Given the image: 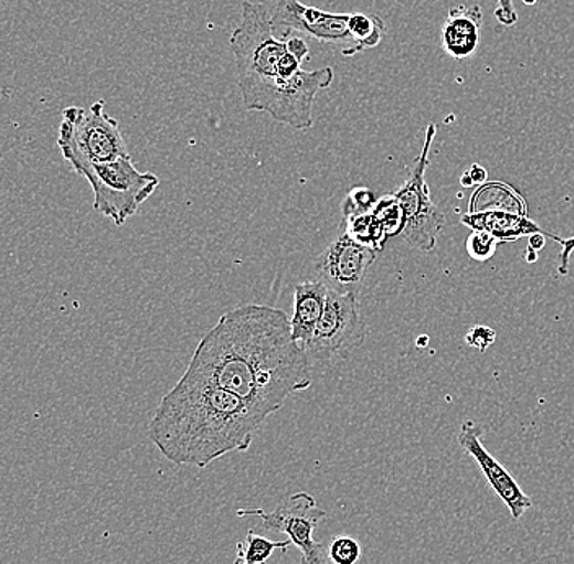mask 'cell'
I'll return each mask as SVG.
<instances>
[{"instance_id": "ac0fdd59", "label": "cell", "mask_w": 574, "mask_h": 564, "mask_svg": "<svg viewBox=\"0 0 574 564\" xmlns=\"http://www.w3.org/2000/svg\"><path fill=\"white\" fill-rule=\"evenodd\" d=\"M371 214L374 215L375 221L384 228L389 238L403 234L405 215H403L402 206H400L395 194H387V196H382L381 200L375 201Z\"/></svg>"}, {"instance_id": "52a82bcc", "label": "cell", "mask_w": 574, "mask_h": 564, "mask_svg": "<svg viewBox=\"0 0 574 564\" xmlns=\"http://www.w3.org/2000/svg\"><path fill=\"white\" fill-rule=\"evenodd\" d=\"M237 515H255L262 519L263 529L285 533L290 543L302 553L300 564H328L323 545L313 539V532L317 525L322 524L327 512L319 508L312 494L299 491L283 499L281 504L273 512H265L263 509H238Z\"/></svg>"}, {"instance_id": "9a60e30c", "label": "cell", "mask_w": 574, "mask_h": 564, "mask_svg": "<svg viewBox=\"0 0 574 564\" xmlns=\"http://www.w3.org/2000/svg\"><path fill=\"white\" fill-rule=\"evenodd\" d=\"M293 545L289 539L281 540V542H273V540L265 539L258 533L248 530L247 536L242 542L237 543V558L234 564H266L272 558L276 550H281L287 553V549Z\"/></svg>"}, {"instance_id": "7c38bea8", "label": "cell", "mask_w": 574, "mask_h": 564, "mask_svg": "<svg viewBox=\"0 0 574 564\" xmlns=\"http://www.w3.org/2000/svg\"><path fill=\"white\" fill-rule=\"evenodd\" d=\"M483 13L478 6L454 7L440 29L444 53L456 61H466L477 53L481 40Z\"/></svg>"}, {"instance_id": "e0dca14e", "label": "cell", "mask_w": 574, "mask_h": 564, "mask_svg": "<svg viewBox=\"0 0 574 564\" xmlns=\"http://www.w3.org/2000/svg\"><path fill=\"white\" fill-rule=\"evenodd\" d=\"M348 26H350L351 36L357 44L358 54L378 47L387 33L384 20L378 15H368V13H350Z\"/></svg>"}, {"instance_id": "8fae6325", "label": "cell", "mask_w": 574, "mask_h": 564, "mask_svg": "<svg viewBox=\"0 0 574 564\" xmlns=\"http://www.w3.org/2000/svg\"><path fill=\"white\" fill-rule=\"evenodd\" d=\"M481 436H483V429L480 426L475 423H466L460 429L459 446L466 450L471 459L477 461L478 468H480L491 490L500 496L501 501L511 512L512 519L519 521L532 508V499L522 491L518 481L502 467L500 461L485 449L483 444H481Z\"/></svg>"}, {"instance_id": "d6986e66", "label": "cell", "mask_w": 574, "mask_h": 564, "mask_svg": "<svg viewBox=\"0 0 574 564\" xmlns=\"http://www.w3.org/2000/svg\"><path fill=\"white\" fill-rule=\"evenodd\" d=\"M361 560V543L353 536H334L328 545V562L357 564Z\"/></svg>"}, {"instance_id": "4316f807", "label": "cell", "mask_w": 574, "mask_h": 564, "mask_svg": "<svg viewBox=\"0 0 574 564\" xmlns=\"http://www.w3.org/2000/svg\"><path fill=\"white\" fill-rule=\"evenodd\" d=\"M460 183H463L464 188H470L471 184H474V181H471L470 175H468V173L466 172V173H464L463 180H460Z\"/></svg>"}, {"instance_id": "d4e9b609", "label": "cell", "mask_w": 574, "mask_h": 564, "mask_svg": "<svg viewBox=\"0 0 574 564\" xmlns=\"http://www.w3.org/2000/svg\"><path fill=\"white\" fill-rule=\"evenodd\" d=\"M467 173L474 183H483L488 177L487 170H485L483 167L477 166V163L471 166L470 169L467 170Z\"/></svg>"}, {"instance_id": "44dd1931", "label": "cell", "mask_w": 574, "mask_h": 564, "mask_svg": "<svg viewBox=\"0 0 574 564\" xmlns=\"http://www.w3.org/2000/svg\"><path fill=\"white\" fill-rule=\"evenodd\" d=\"M374 204V194H372L371 190H368V188H354L348 194L341 210H343L344 219H347L351 217V215L364 214V212L371 211Z\"/></svg>"}, {"instance_id": "484cf974", "label": "cell", "mask_w": 574, "mask_h": 564, "mask_svg": "<svg viewBox=\"0 0 574 564\" xmlns=\"http://www.w3.org/2000/svg\"><path fill=\"white\" fill-rule=\"evenodd\" d=\"M545 237L546 234H535L531 235V241H529V248L535 249V252H539V249H542L545 247Z\"/></svg>"}, {"instance_id": "ba28073f", "label": "cell", "mask_w": 574, "mask_h": 564, "mask_svg": "<svg viewBox=\"0 0 574 564\" xmlns=\"http://www.w3.org/2000/svg\"><path fill=\"white\" fill-rule=\"evenodd\" d=\"M365 341V324L359 313L357 294H337L328 290L327 306L322 320L312 340L304 348L306 353L317 359H328L333 354L350 353Z\"/></svg>"}, {"instance_id": "cb8c5ba5", "label": "cell", "mask_w": 574, "mask_h": 564, "mask_svg": "<svg viewBox=\"0 0 574 564\" xmlns=\"http://www.w3.org/2000/svg\"><path fill=\"white\" fill-rule=\"evenodd\" d=\"M552 238L562 245V252H560L559 255V273L562 276L568 275L570 256H572V253L574 252V237L560 238L556 237V235H552Z\"/></svg>"}, {"instance_id": "5bb4252c", "label": "cell", "mask_w": 574, "mask_h": 564, "mask_svg": "<svg viewBox=\"0 0 574 564\" xmlns=\"http://www.w3.org/2000/svg\"><path fill=\"white\" fill-rule=\"evenodd\" d=\"M328 289L320 281L297 284L294 289V312L290 318L293 338L306 348L312 340L327 306Z\"/></svg>"}, {"instance_id": "3957f363", "label": "cell", "mask_w": 574, "mask_h": 564, "mask_svg": "<svg viewBox=\"0 0 574 564\" xmlns=\"http://www.w3.org/2000/svg\"><path fill=\"white\" fill-rule=\"evenodd\" d=\"M268 416L241 396L187 371L157 406L149 436L173 465L206 468L232 453H247Z\"/></svg>"}, {"instance_id": "2e32d148", "label": "cell", "mask_w": 574, "mask_h": 564, "mask_svg": "<svg viewBox=\"0 0 574 564\" xmlns=\"http://www.w3.org/2000/svg\"><path fill=\"white\" fill-rule=\"evenodd\" d=\"M347 222V228L343 234H347L351 241L374 249V252H381L384 248L385 242H387V235H385L384 228L381 227L371 211L364 212V214L351 215V217L344 219Z\"/></svg>"}, {"instance_id": "8992f818", "label": "cell", "mask_w": 574, "mask_h": 564, "mask_svg": "<svg viewBox=\"0 0 574 564\" xmlns=\"http://www.w3.org/2000/svg\"><path fill=\"white\" fill-rule=\"evenodd\" d=\"M436 138V125H429L426 129L425 146L422 153L415 160L408 180L395 191V198L402 206L405 215V228L403 237L412 247L431 252L437 244V237L443 232L446 217L437 210L431 200L428 183H426V169L429 166L431 146Z\"/></svg>"}, {"instance_id": "4fadbf2b", "label": "cell", "mask_w": 574, "mask_h": 564, "mask_svg": "<svg viewBox=\"0 0 574 564\" xmlns=\"http://www.w3.org/2000/svg\"><path fill=\"white\" fill-rule=\"evenodd\" d=\"M460 221L471 231L487 232L491 237L497 238L500 244L543 234L542 228L534 221H531L524 212L518 211L485 210L468 212Z\"/></svg>"}, {"instance_id": "6da1fadb", "label": "cell", "mask_w": 574, "mask_h": 564, "mask_svg": "<svg viewBox=\"0 0 574 564\" xmlns=\"http://www.w3.org/2000/svg\"><path fill=\"white\" fill-rule=\"evenodd\" d=\"M187 371L241 396L266 416L312 385L309 354L293 338L290 318L268 306H242L219 318Z\"/></svg>"}, {"instance_id": "30bf717a", "label": "cell", "mask_w": 574, "mask_h": 564, "mask_svg": "<svg viewBox=\"0 0 574 564\" xmlns=\"http://www.w3.org/2000/svg\"><path fill=\"white\" fill-rule=\"evenodd\" d=\"M375 255L378 252L374 249L362 247L347 234H341L317 258L313 266L317 281L325 284L333 292L358 296L368 269L375 262Z\"/></svg>"}, {"instance_id": "277c9868", "label": "cell", "mask_w": 574, "mask_h": 564, "mask_svg": "<svg viewBox=\"0 0 574 564\" xmlns=\"http://www.w3.org/2000/svg\"><path fill=\"white\" fill-rule=\"evenodd\" d=\"M57 147L75 173L87 166L131 157L119 123L105 111L104 100L87 109L81 106L64 109Z\"/></svg>"}, {"instance_id": "7402d4cb", "label": "cell", "mask_w": 574, "mask_h": 564, "mask_svg": "<svg viewBox=\"0 0 574 564\" xmlns=\"http://www.w3.org/2000/svg\"><path fill=\"white\" fill-rule=\"evenodd\" d=\"M466 341L478 351H487L497 341V333L488 327H475L468 331Z\"/></svg>"}, {"instance_id": "5b68a950", "label": "cell", "mask_w": 574, "mask_h": 564, "mask_svg": "<svg viewBox=\"0 0 574 564\" xmlns=\"http://www.w3.org/2000/svg\"><path fill=\"white\" fill-rule=\"evenodd\" d=\"M77 175L84 177L94 191V210L116 225L126 224L160 184L156 173L139 172L131 157L84 167Z\"/></svg>"}, {"instance_id": "7a4b0ae2", "label": "cell", "mask_w": 574, "mask_h": 564, "mask_svg": "<svg viewBox=\"0 0 574 564\" xmlns=\"http://www.w3.org/2000/svg\"><path fill=\"white\" fill-rule=\"evenodd\" d=\"M242 100L248 111L268 113L275 121L296 129L313 126L317 94L333 82L334 71H304L309 44L300 36H276L272 13L263 3L245 0L242 23L232 32Z\"/></svg>"}, {"instance_id": "9c48e42d", "label": "cell", "mask_w": 574, "mask_h": 564, "mask_svg": "<svg viewBox=\"0 0 574 564\" xmlns=\"http://www.w3.org/2000/svg\"><path fill=\"white\" fill-rule=\"evenodd\" d=\"M348 20L350 13L325 12L300 0H278L272 13L275 29L285 26L289 32L302 33L328 46L340 47L343 56L351 57L357 56L358 50Z\"/></svg>"}, {"instance_id": "ffe728a7", "label": "cell", "mask_w": 574, "mask_h": 564, "mask_svg": "<svg viewBox=\"0 0 574 564\" xmlns=\"http://www.w3.org/2000/svg\"><path fill=\"white\" fill-rule=\"evenodd\" d=\"M500 242L487 232L474 231L467 241V252L477 262H488L497 252Z\"/></svg>"}, {"instance_id": "603a6c76", "label": "cell", "mask_w": 574, "mask_h": 564, "mask_svg": "<svg viewBox=\"0 0 574 564\" xmlns=\"http://www.w3.org/2000/svg\"><path fill=\"white\" fill-rule=\"evenodd\" d=\"M498 22L504 26H514L518 23V12H515L512 0H498V9L495 10Z\"/></svg>"}]
</instances>
